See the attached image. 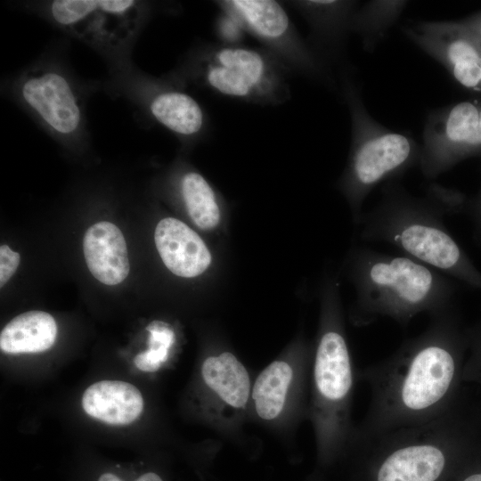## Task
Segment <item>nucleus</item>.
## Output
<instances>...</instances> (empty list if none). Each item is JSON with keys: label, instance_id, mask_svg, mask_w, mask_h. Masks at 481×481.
<instances>
[{"label": "nucleus", "instance_id": "nucleus-6", "mask_svg": "<svg viewBox=\"0 0 481 481\" xmlns=\"http://www.w3.org/2000/svg\"><path fill=\"white\" fill-rule=\"evenodd\" d=\"M192 77L214 94L261 106L290 99V72L264 48L212 44L195 57Z\"/></svg>", "mask_w": 481, "mask_h": 481}, {"label": "nucleus", "instance_id": "nucleus-20", "mask_svg": "<svg viewBox=\"0 0 481 481\" xmlns=\"http://www.w3.org/2000/svg\"><path fill=\"white\" fill-rule=\"evenodd\" d=\"M408 1H369L355 11L351 20V33L362 38L368 52L372 51L398 20Z\"/></svg>", "mask_w": 481, "mask_h": 481}, {"label": "nucleus", "instance_id": "nucleus-17", "mask_svg": "<svg viewBox=\"0 0 481 481\" xmlns=\"http://www.w3.org/2000/svg\"><path fill=\"white\" fill-rule=\"evenodd\" d=\"M82 406L91 417L111 425L135 420L143 409V399L134 385L120 380H102L83 394Z\"/></svg>", "mask_w": 481, "mask_h": 481}, {"label": "nucleus", "instance_id": "nucleus-23", "mask_svg": "<svg viewBox=\"0 0 481 481\" xmlns=\"http://www.w3.org/2000/svg\"><path fill=\"white\" fill-rule=\"evenodd\" d=\"M468 350L463 369V382L481 388V323L466 330Z\"/></svg>", "mask_w": 481, "mask_h": 481}, {"label": "nucleus", "instance_id": "nucleus-15", "mask_svg": "<svg viewBox=\"0 0 481 481\" xmlns=\"http://www.w3.org/2000/svg\"><path fill=\"white\" fill-rule=\"evenodd\" d=\"M83 251L89 271L101 282L117 285L128 275L126 240L112 223L102 221L90 226L83 239Z\"/></svg>", "mask_w": 481, "mask_h": 481}, {"label": "nucleus", "instance_id": "nucleus-28", "mask_svg": "<svg viewBox=\"0 0 481 481\" xmlns=\"http://www.w3.org/2000/svg\"><path fill=\"white\" fill-rule=\"evenodd\" d=\"M478 143L481 147V108H480V113H479V125H478Z\"/></svg>", "mask_w": 481, "mask_h": 481}, {"label": "nucleus", "instance_id": "nucleus-4", "mask_svg": "<svg viewBox=\"0 0 481 481\" xmlns=\"http://www.w3.org/2000/svg\"><path fill=\"white\" fill-rule=\"evenodd\" d=\"M341 75V92L351 118V145L341 187L361 221L367 196L379 183L396 181L419 165L420 146L410 134L391 130L373 118L348 71Z\"/></svg>", "mask_w": 481, "mask_h": 481}, {"label": "nucleus", "instance_id": "nucleus-7", "mask_svg": "<svg viewBox=\"0 0 481 481\" xmlns=\"http://www.w3.org/2000/svg\"><path fill=\"white\" fill-rule=\"evenodd\" d=\"M220 11L233 15L246 33L290 73L330 85L331 72L321 62L282 5L273 0H223Z\"/></svg>", "mask_w": 481, "mask_h": 481}, {"label": "nucleus", "instance_id": "nucleus-25", "mask_svg": "<svg viewBox=\"0 0 481 481\" xmlns=\"http://www.w3.org/2000/svg\"><path fill=\"white\" fill-rule=\"evenodd\" d=\"M459 481H481V441L460 467Z\"/></svg>", "mask_w": 481, "mask_h": 481}, {"label": "nucleus", "instance_id": "nucleus-14", "mask_svg": "<svg viewBox=\"0 0 481 481\" xmlns=\"http://www.w3.org/2000/svg\"><path fill=\"white\" fill-rule=\"evenodd\" d=\"M203 384L217 405V417L231 419L240 415L250 402L249 372L232 353L207 357L201 365Z\"/></svg>", "mask_w": 481, "mask_h": 481}, {"label": "nucleus", "instance_id": "nucleus-1", "mask_svg": "<svg viewBox=\"0 0 481 481\" xmlns=\"http://www.w3.org/2000/svg\"><path fill=\"white\" fill-rule=\"evenodd\" d=\"M466 330L451 308L388 357L357 372L370 389L365 417L353 438H367L436 420L464 395Z\"/></svg>", "mask_w": 481, "mask_h": 481}, {"label": "nucleus", "instance_id": "nucleus-24", "mask_svg": "<svg viewBox=\"0 0 481 481\" xmlns=\"http://www.w3.org/2000/svg\"><path fill=\"white\" fill-rule=\"evenodd\" d=\"M216 32L222 44L238 45L244 30L240 22L232 14L220 11L216 21Z\"/></svg>", "mask_w": 481, "mask_h": 481}, {"label": "nucleus", "instance_id": "nucleus-18", "mask_svg": "<svg viewBox=\"0 0 481 481\" xmlns=\"http://www.w3.org/2000/svg\"><path fill=\"white\" fill-rule=\"evenodd\" d=\"M149 109L159 124L184 140L197 139L208 128V118L201 105L176 88H159L151 98Z\"/></svg>", "mask_w": 481, "mask_h": 481}, {"label": "nucleus", "instance_id": "nucleus-9", "mask_svg": "<svg viewBox=\"0 0 481 481\" xmlns=\"http://www.w3.org/2000/svg\"><path fill=\"white\" fill-rule=\"evenodd\" d=\"M479 113L474 103L461 102L428 114L419 164L426 178H436L467 151L479 148Z\"/></svg>", "mask_w": 481, "mask_h": 481}, {"label": "nucleus", "instance_id": "nucleus-12", "mask_svg": "<svg viewBox=\"0 0 481 481\" xmlns=\"http://www.w3.org/2000/svg\"><path fill=\"white\" fill-rule=\"evenodd\" d=\"M28 105L55 132L73 134L80 126L81 110L69 81L55 71L29 75L21 85Z\"/></svg>", "mask_w": 481, "mask_h": 481}, {"label": "nucleus", "instance_id": "nucleus-13", "mask_svg": "<svg viewBox=\"0 0 481 481\" xmlns=\"http://www.w3.org/2000/svg\"><path fill=\"white\" fill-rule=\"evenodd\" d=\"M154 241L164 265L175 275L196 277L211 264V254L200 235L176 218L158 223Z\"/></svg>", "mask_w": 481, "mask_h": 481}, {"label": "nucleus", "instance_id": "nucleus-22", "mask_svg": "<svg viewBox=\"0 0 481 481\" xmlns=\"http://www.w3.org/2000/svg\"><path fill=\"white\" fill-rule=\"evenodd\" d=\"M146 330L150 336L148 349L138 354L135 365L146 372L157 371L168 359L169 351L175 343V333L169 324L161 321H153Z\"/></svg>", "mask_w": 481, "mask_h": 481}, {"label": "nucleus", "instance_id": "nucleus-29", "mask_svg": "<svg viewBox=\"0 0 481 481\" xmlns=\"http://www.w3.org/2000/svg\"><path fill=\"white\" fill-rule=\"evenodd\" d=\"M475 34L478 37L479 39H481V20L478 25L475 26Z\"/></svg>", "mask_w": 481, "mask_h": 481}, {"label": "nucleus", "instance_id": "nucleus-5", "mask_svg": "<svg viewBox=\"0 0 481 481\" xmlns=\"http://www.w3.org/2000/svg\"><path fill=\"white\" fill-rule=\"evenodd\" d=\"M324 316L312 372L309 415L319 450L323 454L349 445L355 427L351 407L355 373L337 311Z\"/></svg>", "mask_w": 481, "mask_h": 481}, {"label": "nucleus", "instance_id": "nucleus-21", "mask_svg": "<svg viewBox=\"0 0 481 481\" xmlns=\"http://www.w3.org/2000/svg\"><path fill=\"white\" fill-rule=\"evenodd\" d=\"M179 192L188 215L199 228L212 230L218 225L221 211L217 195L202 175L196 171L183 173Z\"/></svg>", "mask_w": 481, "mask_h": 481}, {"label": "nucleus", "instance_id": "nucleus-16", "mask_svg": "<svg viewBox=\"0 0 481 481\" xmlns=\"http://www.w3.org/2000/svg\"><path fill=\"white\" fill-rule=\"evenodd\" d=\"M304 368L286 360H275L257 377L250 395L256 416L267 422L280 420L301 387Z\"/></svg>", "mask_w": 481, "mask_h": 481}, {"label": "nucleus", "instance_id": "nucleus-8", "mask_svg": "<svg viewBox=\"0 0 481 481\" xmlns=\"http://www.w3.org/2000/svg\"><path fill=\"white\" fill-rule=\"evenodd\" d=\"M54 20L82 41L114 47L136 29L141 10L133 0H57L51 4Z\"/></svg>", "mask_w": 481, "mask_h": 481}, {"label": "nucleus", "instance_id": "nucleus-11", "mask_svg": "<svg viewBox=\"0 0 481 481\" xmlns=\"http://www.w3.org/2000/svg\"><path fill=\"white\" fill-rule=\"evenodd\" d=\"M306 21L310 29V47L321 62L330 71L344 53L351 33V20L356 1L300 0L289 2Z\"/></svg>", "mask_w": 481, "mask_h": 481}, {"label": "nucleus", "instance_id": "nucleus-3", "mask_svg": "<svg viewBox=\"0 0 481 481\" xmlns=\"http://www.w3.org/2000/svg\"><path fill=\"white\" fill-rule=\"evenodd\" d=\"M352 262L356 325L389 318L405 327L420 314L433 316L452 306L451 278L406 256L360 249Z\"/></svg>", "mask_w": 481, "mask_h": 481}, {"label": "nucleus", "instance_id": "nucleus-10", "mask_svg": "<svg viewBox=\"0 0 481 481\" xmlns=\"http://www.w3.org/2000/svg\"><path fill=\"white\" fill-rule=\"evenodd\" d=\"M404 35L444 65L461 86L476 88L481 83V48L462 26L446 21H420L404 27Z\"/></svg>", "mask_w": 481, "mask_h": 481}, {"label": "nucleus", "instance_id": "nucleus-2", "mask_svg": "<svg viewBox=\"0 0 481 481\" xmlns=\"http://www.w3.org/2000/svg\"><path fill=\"white\" fill-rule=\"evenodd\" d=\"M447 203V192L441 187H433L428 196L419 198L398 182H387L380 200L362 216V237L388 243L404 256L481 288V274L444 224Z\"/></svg>", "mask_w": 481, "mask_h": 481}, {"label": "nucleus", "instance_id": "nucleus-19", "mask_svg": "<svg viewBox=\"0 0 481 481\" xmlns=\"http://www.w3.org/2000/svg\"><path fill=\"white\" fill-rule=\"evenodd\" d=\"M57 325L43 311H29L11 320L0 334V348L8 354L39 353L55 341Z\"/></svg>", "mask_w": 481, "mask_h": 481}, {"label": "nucleus", "instance_id": "nucleus-26", "mask_svg": "<svg viewBox=\"0 0 481 481\" xmlns=\"http://www.w3.org/2000/svg\"><path fill=\"white\" fill-rule=\"evenodd\" d=\"M20 264V254L7 245L0 247V286L3 287L12 276Z\"/></svg>", "mask_w": 481, "mask_h": 481}, {"label": "nucleus", "instance_id": "nucleus-27", "mask_svg": "<svg viewBox=\"0 0 481 481\" xmlns=\"http://www.w3.org/2000/svg\"><path fill=\"white\" fill-rule=\"evenodd\" d=\"M98 481H123L113 473L106 472L100 476ZM135 481H163L162 478L154 472H147L140 476Z\"/></svg>", "mask_w": 481, "mask_h": 481}]
</instances>
